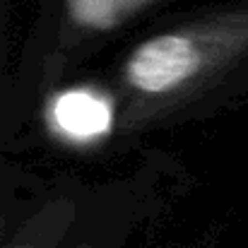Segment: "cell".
<instances>
[{
  "label": "cell",
  "mask_w": 248,
  "mask_h": 248,
  "mask_svg": "<svg viewBox=\"0 0 248 248\" xmlns=\"http://www.w3.org/2000/svg\"><path fill=\"white\" fill-rule=\"evenodd\" d=\"M248 56V5L200 15L130 48L118 87L135 118L190 99Z\"/></svg>",
  "instance_id": "6da1fadb"
},
{
  "label": "cell",
  "mask_w": 248,
  "mask_h": 248,
  "mask_svg": "<svg viewBox=\"0 0 248 248\" xmlns=\"http://www.w3.org/2000/svg\"><path fill=\"white\" fill-rule=\"evenodd\" d=\"M48 123L70 142H94L111 130L113 104L96 89H65L51 99Z\"/></svg>",
  "instance_id": "7a4b0ae2"
},
{
  "label": "cell",
  "mask_w": 248,
  "mask_h": 248,
  "mask_svg": "<svg viewBox=\"0 0 248 248\" xmlns=\"http://www.w3.org/2000/svg\"><path fill=\"white\" fill-rule=\"evenodd\" d=\"M157 0H65V24L75 34H106Z\"/></svg>",
  "instance_id": "3957f363"
}]
</instances>
